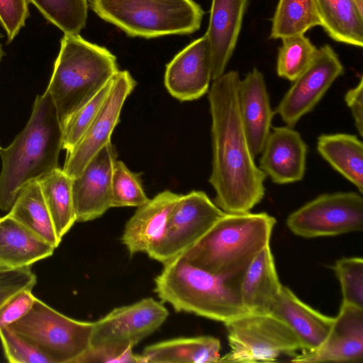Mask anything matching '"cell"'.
I'll list each match as a JSON object with an SVG mask.
<instances>
[{
    "instance_id": "obj_20",
    "label": "cell",
    "mask_w": 363,
    "mask_h": 363,
    "mask_svg": "<svg viewBox=\"0 0 363 363\" xmlns=\"http://www.w3.org/2000/svg\"><path fill=\"white\" fill-rule=\"evenodd\" d=\"M249 0H212L206 35L211 55V76L225 73L241 30Z\"/></svg>"
},
{
    "instance_id": "obj_10",
    "label": "cell",
    "mask_w": 363,
    "mask_h": 363,
    "mask_svg": "<svg viewBox=\"0 0 363 363\" xmlns=\"http://www.w3.org/2000/svg\"><path fill=\"white\" fill-rule=\"evenodd\" d=\"M224 214L203 191L181 195L170 213L162 240L148 257L164 264L182 255Z\"/></svg>"
},
{
    "instance_id": "obj_9",
    "label": "cell",
    "mask_w": 363,
    "mask_h": 363,
    "mask_svg": "<svg viewBox=\"0 0 363 363\" xmlns=\"http://www.w3.org/2000/svg\"><path fill=\"white\" fill-rule=\"evenodd\" d=\"M362 195L355 191L320 194L292 212L286 225L294 235L304 238L362 231Z\"/></svg>"
},
{
    "instance_id": "obj_4",
    "label": "cell",
    "mask_w": 363,
    "mask_h": 363,
    "mask_svg": "<svg viewBox=\"0 0 363 363\" xmlns=\"http://www.w3.org/2000/svg\"><path fill=\"white\" fill-rule=\"evenodd\" d=\"M116 57L79 35L64 34L46 91L62 125L118 72Z\"/></svg>"
},
{
    "instance_id": "obj_7",
    "label": "cell",
    "mask_w": 363,
    "mask_h": 363,
    "mask_svg": "<svg viewBox=\"0 0 363 363\" xmlns=\"http://www.w3.org/2000/svg\"><path fill=\"white\" fill-rule=\"evenodd\" d=\"M8 327L51 363H74L91 345L94 322L71 318L36 298L29 311Z\"/></svg>"
},
{
    "instance_id": "obj_5",
    "label": "cell",
    "mask_w": 363,
    "mask_h": 363,
    "mask_svg": "<svg viewBox=\"0 0 363 363\" xmlns=\"http://www.w3.org/2000/svg\"><path fill=\"white\" fill-rule=\"evenodd\" d=\"M154 291L177 312L223 323L248 313L230 281L191 264L182 255L163 264Z\"/></svg>"
},
{
    "instance_id": "obj_34",
    "label": "cell",
    "mask_w": 363,
    "mask_h": 363,
    "mask_svg": "<svg viewBox=\"0 0 363 363\" xmlns=\"http://www.w3.org/2000/svg\"><path fill=\"white\" fill-rule=\"evenodd\" d=\"M332 268L341 286L342 303L363 308L362 258L343 257Z\"/></svg>"
},
{
    "instance_id": "obj_6",
    "label": "cell",
    "mask_w": 363,
    "mask_h": 363,
    "mask_svg": "<svg viewBox=\"0 0 363 363\" xmlns=\"http://www.w3.org/2000/svg\"><path fill=\"white\" fill-rule=\"evenodd\" d=\"M90 6L127 35L145 38L191 34L204 13L194 0H90Z\"/></svg>"
},
{
    "instance_id": "obj_3",
    "label": "cell",
    "mask_w": 363,
    "mask_h": 363,
    "mask_svg": "<svg viewBox=\"0 0 363 363\" xmlns=\"http://www.w3.org/2000/svg\"><path fill=\"white\" fill-rule=\"evenodd\" d=\"M274 217L265 212L225 213L182 256L227 281L240 277L270 242Z\"/></svg>"
},
{
    "instance_id": "obj_1",
    "label": "cell",
    "mask_w": 363,
    "mask_h": 363,
    "mask_svg": "<svg viewBox=\"0 0 363 363\" xmlns=\"http://www.w3.org/2000/svg\"><path fill=\"white\" fill-rule=\"evenodd\" d=\"M237 71L225 72L208 90L211 116L214 203L225 213H244L263 199L265 174L255 162L241 121Z\"/></svg>"
},
{
    "instance_id": "obj_26",
    "label": "cell",
    "mask_w": 363,
    "mask_h": 363,
    "mask_svg": "<svg viewBox=\"0 0 363 363\" xmlns=\"http://www.w3.org/2000/svg\"><path fill=\"white\" fill-rule=\"evenodd\" d=\"M320 26L335 41L363 46V14L353 0H315Z\"/></svg>"
},
{
    "instance_id": "obj_25",
    "label": "cell",
    "mask_w": 363,
    "mask_h": 363,
    "mask_svg": "<svg viewBox=\"0 0 363 363\" xmlns=\"http://www.w3.org/2000/svg\"><path fill=\"white\" fill-rule=\"evenodd\" d=\"M320 155L363 193V143L355 135L323 134L318 138Z\"/></svg>"
},
{
    "instance_id": "obj_27",
    "label": "cell",
    "mask_w": 363,
    "mask_h": 363,
    "mask_svg": "<svg viewBox=\"0 0 363 363\" xmlns=\"http://www.w3.org/2000/svg\"><path fill=\"white\" fill-rule=\"evenodd\" d=\"M9 214L55 249L59 238L36 180L25 184L18 192Z\"/></svg>"
},
{
    "instance_id": "obj_31",
    "label": "cell",
    "mask_w": 363,
    "mask_h": 363,
    "mask_svg": "<svg viewBox=\"0 0 363 363\" xmlns=\"http://www.w3.org/2000/svg\"><path fill=\"white\" fill-rule=\"evenodd\" d=\"M277 61V73L279 77L294 81L309 65L318 48L305 34L296 35L281 39Z\"/></svg>"
},
{
    "instance_id": "obj_32",
    "label": "cell",
    "mask_w": 363,
    "mask_h": 363,
    "mask_svg": "<svg viewBox=\"0 0 363 363\" xmlns=\"http://www.w3.org/2000/svg\"><path fill=\"white\" fill-rule=\"evenodd\" d=\"M113 82V77L89 101L79 108L62 127V149L70 152L91 125L104 102Z\"/></svg>"
},
{
    "instance_id": "obj_8",
    "label": "cell",
    "mask_w": 363,
    "mask_h": 363,
    "mask_svg": "<svg viewBox=\"0 0 363 363\" xmlns=\"http://www.w3.org/2000/svg\"><path fill=\"white\" fill-rule=\"evenodd\" d=\"M230 351L218 362H274L294 357L302 346L294 332L271 313H247L224 323Z\"/></svg>"
},
{
    "instance_id": "obj_36",
    "label": "cell",
    "mask_w": 363,
    "mask_h": 363,
    "mask_svg": "<svg viewBox=\"0 0 363 363\" xmlns=\"http://www.w3.org/2000/svg\"><path fill=\"white\" fill-rule=\"evenodd\" d=\"M133 349L130 345H90L74 363H143L140 355L135 354Z\"/></svg>"
},
{
    "instance_id": "obj_35",
    "label": "cell",
    "mask_w": 363,
    "mask_h": 363,
    "mask_svg": "<svg viewBox=\"0 0 363 363\" xmlns=\"http://www.w3.org/2000/svg\"><path fill=\"white\" fill-rule=\"evenodd\" d=\"M0 340L8 362L12 363H51L28 341L9 327L0 328Z\"/></svg>"
},
{
    "instance_id": "obj_30",
    "label": "cell",
    "mask_w": 363,
    "mask_h": 363,
    "mask_svg": "<svg viewBox=\"0 0 363 363\" xmlns=\"http://www.w3.org/2000/svg\"><path fill=\"white\" fill-rule=\"evenodd\" d=\"M64 34L79 35L88 16V0H28Z\"/></svg>"
},
{
    "instance_id": "obj_15",
    "label": "cell",
    "mask_w": 363,
    "mask_h": 363,
    "mask_svg": "<svg viewBox=\"0 0 363 363\" xmlns=\"http://www.w3.org/2000/svg\"><path fill=\"white\" fill-rule=\"evenodd\" d=\"M296 363H362L363 308L342 303L324 342L313 351H303L290 360Z\"/></svg>"
},
{
    "instance_id": "obj_23",
    "label": "cell",
    "mask_w": 363,
    "mask_h": 363,
    "mask_svg": "<svg viewBox=\"0 0 363 363\" xmlns=\"http://www.w3.org/2000/svg\"><path fill=\"white\" fill-rule=\"evenodd\" d=\"M55 250L9 213L0 218V267H30L52 256Z\"/></svg>"
},
{
    "instance_id": "obj_13",
    "label": "cell",
    "mask_w": 363,
    "mask_h": 363,
    "mask_svg": "<svg viewBox=\"0 0 363 363\" xmlns=\"http://www.w3.org/2000/svg\"><path fill=\"white\" fill-rule=\"evenodd\" d=\"M136 82L127 70L113 77L111 90L97 116L74 149L67 154L62 169L72 179L77 177L89 162L107 143L119 121L123 106Z\"/></svg>"
},
{
    "instance_id": "obj_14",
    "label": "cell",
    "mask_w": 363,
    "mask_h": 363,
    "mask_svg": "<svg viewBox=\"0 0 363 363\" xmlns=\"http://www.w3.org/2000/svg\"><path fill=\"white\" fill-rule=\"evenodd\" d=\"M116 152L111 141L101 149L72 181L77 222L101 217L111 208V180Z\"/></svg>"
},
{
    "instance_id": "obj_29",
    "label": "cell",
    "mask_w": 363,
    "mask_h": 363,
    "mask_svg": "<svg viewBox=\"0 0 363 363\" xmlns=\"http://www.w3.org/2000/svg\"><path fill=\"white\" fill-rule=\"evenodd\" d=\"M317 26H320V21L315 0H279L269 38L282 39L305 34Z\"/></svg>"
},
{
    "instance_id": "obj_42",
    "label": "cell",
    "mask_w": 363,
    "mask_h": 363,
    "mask_svg": "<svg viewBox=\"0 0 363 363\" xmlns=\"http://www.w3.org/2000/svg\"><path fill=\"white\" fill-rule=\"evenodd\" d=\"M3 38V35L2 34L0 33V62L1 61V59L2 57H4V55H5L4 52V50H3V48H2V45L1 43V39Z\"/></svg>"
},
{
    "instance_id": "obj_2",
    "label": "cell",
    "mask_w": 363,
    "mask_h": 363,
    "mask_svg": "<svg viewBox=\"0 0 363 363\" xmlns=\"http://www.w3.org/2000/svg\"><path fill=\"white\" fill-rule=\"evenodd\" d=\"M62 127L48 91L37 95L24 128L6 147L0 149V210L11 208L21 188L60 167Z\"/></svg>"
},
{
    "instance_id": "obj_33",
    "label": "cell",
    "mask_w": 363,
    "mask_h": 363,
    "mask_svg": "<svg viewBox=\"0 0 363 363\" xmlns=\"http://www.w3.org/2000/svg\"><path fill=\"white\" fill-rule=\"evenodd\" d=\"M149 200L140 174L131 172L122 161L116 160L111 180V208L139 207Z\"/></svg>"
},
{
    "instance_id": "obj_21",
    "label": "cell",
    "mask_w": 363,
    "mask_h": 363,
    "mask_svg": "<svg viewBox=\"0 0 363 363\" xmlns=\"http://www.w3.org/2000/svg\"><path fill=\"white\" fill-rule=\"evenodd\" d=\"M270 313L284 322L296 335L302 351H313L328 336L335 320L313 309L300 300L287 286L280 294Z\"/></svg>"
},
{
    "instance_id": "obj_11",
    "label": "cell",
    "mask_w": 363,
    "mask_h": 363,
    "mask_svg": "<svg viewBox=\"0 0 363 363\" xmlns=\"http://www.w3.org/2000/svg\"><path fill=\"white\" fill-rule=\"evenodd\" d=\"M344 72V67L331 46L318 48L309 65L292 82L277 107V113L286 125L294 127L310 113Z\"/></svg>"
},
{
    "instance_id": "obj_17",
    "label": "cell",
    "mask_w": 363,
    "mask_h": 363,
    "mask_svg": "<svg viewBox=\"0 0 363 363\" xmlns=\"http://www.w3.org/2000/svg\"><path fill=\"white\" fill-rule=\"evenodd\" d=\"M307 151L306 143L294 127H274L259 154V167L275 184L299 182L305 174Z\"/></svg>"
},
{
    "instance_id": "obj_24",
    "label": "cell",
    "mask_w": 363,
    "mask_h": 363,
    "mask_svg": "<svg viewBox=\"0 0 363 363\" xmlns=\"http://www.w3.org/2000/svg\"><path fill=\"white\" fill-rule=\"evenodd\" d=\"M220 340L202 335L177 337L145 347L140 354L143 363H206L218 362Z\"/></svg>"
},
{
    "instance_id": "obj_28",
    "label": "cell",
    "mask_w": 363,
    "mask_h": 363,
    "mask_svg": "<svg viewBox=\"0 0 363 363\" xmlns=\"http://www.w3.org/2000/svg\"><path fill=\"white\" fill-rule=\"evenodd\" d=\"M60 239L77 222L72 194V181L62 169L57 167L36 179Z\"/></svg>"
},
{
    "instance_id": "obj_43",
    "label": "cell",
    "mask_w": 363,
    "mask_h": 363,
    "mask_svg": "<svg viewBox=\"0 0 363 363\" xmlns=\"http://www.w3.org/2000/svg\"><path fill=\"white\" fill-rule=\"evenodd\" d=\"M0 149H1V147H0Z\"/></svg>"
},
{
    "instance_id": "obj_37",
    "label": "cell",
    "mask_w": 363,
    "mask_h": 363,
    "mask_svg": "<svg viewBox=\"0 0 363 363\" xmlns=\"http://www.w3.org/2000/svg\"><path fill=\"white\" fill-rule=\"evenodd\" d=\"M37 282L30 267L8 269L0 267V307L18 291L33 289Z\"/></svg>"
},
{
    "instance_id": "obj_16",
    "label": "cell",
    "mask_w": 363,
    "mask_h": 363,
    "mask_svg": "<svg viewBox=\"0 0 363 363\" xmlns=\"http://www.w3.org/2000/svg\"><path fill=\"white\" fill-rule=\"evenodd\" d=\"M211 79V48L206 34L189 44L166 66L165 87L181 101L203 96L208 91Z\"/></svg>"
},
{
    "instance_id": "obj_41",
    "label": "cell",
    "mask_w": 363,
    "mask_h": 363,
    "mask_svg": "<svg viewBox=\"0 0 363 363\" xmlns=\"http://www.w3.org/2000/svg\"><path fill=\"white\" fill-rule=\"evenodd\" d=\"M358 11L363 14V0H353Z\"/></svg>"
},
{
    "instance_id": "obj_18",
    "label": "cell",
    "mask_w": 363,
    "mask_h": 363,
    "mask_svg": "<svg viewBox=\"0 0 363 363\" xmlns=\"http://www.w3.org/2000/svg\"><path fill=\"white\" fill-rule=\"evenodd\" d=\"M238 102L251 152L259 155L271 131L274 112L263 74L257 68L240 79Z\"/></svg>"
},
{
    "instance_id": "obj_38",
    "label": "cell",
    "mask_w": 363,
    "mask_h": 363,
    "mask_svg": "<svg viewBox=\"0 0 363 363\" xmlns=\"http://www.w3.org/2000/svg\"><path fill=\"white\" fill-rule=\"evenodd\" d=\"M28 0H0V24L11 43L25 26L29 16Z\"/></svg>"
},
{
    "instance_id": "obj_39",
    "label": "cell",
    "mask_w": 363,
    "mask_h": 363,
    "mask_svg": "<svg viewBox=\"0 0 363 363\" xmlns=\"http://www.w3.org/2000/svg\"><path fill=\"white\" fill-rule=\"evenodd\" d=\"M36 297L32 289L21 290L9 298L0 307V328L8 327L32 308Z\"/></svg>"
},
{
    "instance_id": "obj_40",
    "label": "cell",
    "mask_w": 363,
    "mask_h": 363,
    "mask_svg": "<svg viewBox=\"0 0 363 363\" xmlns=\"http://www.w3.org/2000/svg\"><path fill=\"white\" fill-rule=\"evenodd\" d=\"M345 101L350 108L358 134L363 136V77L357 85L349 89L345 95Z\"/></svg>"
},
{
    "instance_id": "obj_22",
    "label": "cell",
    "mask_w": 363,
    "mask_h": 363,
    "mask_svg": "<svg viewBox=\"0 0 363 363\" xmlns=\"http://www.w3.org/2000/svg\"><path fill=\"white\" fill-rule=\"evenodd\" d=\"M240 278L236 288L244 308L250 313H270L282 286L270 245L257 255Z\"/></svg>"
},
{
    "instance_id": "obj_12",
    "label": "cell",
    "mask_w": 363,
    "mask_h": 363,
    "mask_svg": "<svg viewBox=\"0 0 363 363\" xmlns=\"http://www.w3.org/2000/svg\"><path fill=\"white\" fill-rule=\"evenodd\" d=\"M168 315L162 302L151 297L115 308L94 322L91 345L110 344L134 347L155 333Z\"/></svg>"
},
{
    "instance_id": "obj_19",
    "label": "cell",
    "mask_w": 363,
    "mask_h": 363,
    "mask_svg": "<svg viewBox=\"0 0 363 363\" xmlns=\"http://www.w3.org/2000/svg\"><path fill=\"white\" fill-rule=\"evenodd\" d=\"M181 194L165 190L138 207L127 221L121 237L130 255L150 253L160 242L170 213Z\"/></svg>"
}]
</instances>
